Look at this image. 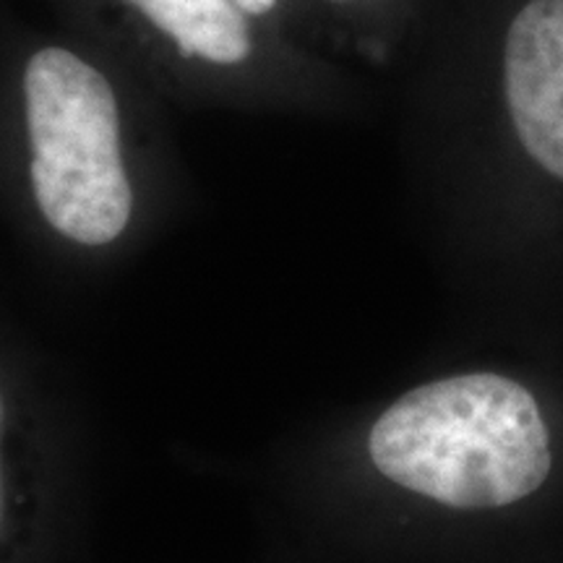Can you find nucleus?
Returning <instances> with one entry per match:
<instances>
[{
  "label": "nucleus",
  "instance_id": "f257e3e1",
  "mask_svg": "<svg viewBox=\"0 0 563 563\" xmlns=\"http://www.w3.org/2000/svg\"><path fill=\"white\" fill-rule=\"evenodd\" d=\"M368 452L391 483L464 511L522 501L553 467L538 402L498 373H464L407 391L373 422Z\"/></svg>",
  "mask_w": 563,
  "mask_h": 563
},
{
  "label": "nucleus",
  "instance_id": "39448f33",
  "mask_svg": "<svg viewBox=\"0 0 563 563\" xmlns=\"http://www.w3.org/2000/svg\"><path fill=\"white\" fill-rule=\"evenodd\" d=\"M238 5H241L243 11H249V13H253V16H262V13H266V11H272V5H274V0H235Z\"/></svg>",
  "mask_w": 563,
  "mask_h": 563
},
{
  "label": "nucleus",
  "instance_id": "7ed1b4c3",
  "mask_svg": "<svg viewBox=\"0 0 563 563\" xmlns=\"http://www.w3.org/2000/svg\"><path fill=\"white\" fill-rule=\"evenodd\" d=\"M506 100L530 157L563 180V0H530L504 53Z\"/></svg>",
  "mask_w": 563,
  "mask_h": 563
},
{
  "label": "nucleus",
  "instance_id": "f03ea898",
  "mask_svg": "<svg viewBox=\"0 0 563 563\" xmlns=\"http://www.w3.org/2000/svg\"><path fill=\"white\" fill-rule=\"evenodd\" d=\"M24 95L42 214L70 241L112 243L131 220L133 196L108 79L74 53L47 47L26 66Z\"/></svg>",
  "mask_w": 563,
  "mask_h": 563
},
{
  "label": "nucleus",
  "instance_id": "423d86ee",
  "mask_svg": "<svg viewBox=\"0 0 563 563\" xmlns=\"http://www.w3.org/2000/svg\"><path fill=\"white\" fill-rule=\"evenodd\" d=\"M0 415H3V405H0Z\"/></svg>",
  "mask_w": 563,
  "mask_h": 563
},
{
  "label": "nucleus",
  "instance_id": "20e7f679",
  "mask_svg": "<svg viewBox=\"0 0 563 563\" xmlns=\"http://www.w3.org/2000/svg\"><path fill=\"white\" fill-rule=\"evenodd\" d=\"M186 53L211 63H241L251 53L249 30L230 0H129Z\"/></svg>",
  "mask_w": 563,
  "mask_h": 563
}]
</instances>
